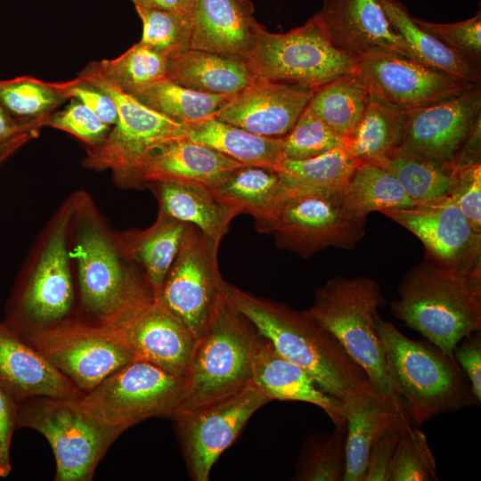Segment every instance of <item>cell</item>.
<instances>
[{
    "instance_id": "cell-1",
    "label": "cell",
    "mask_w": 481,
    "mask_h": 481,
    "mask_svg": "<svg viewBox=\"0 0 481 481\" xmlns=\"http://www.w3.org/2000/svg\"><path fill=\"white\" fill-rule=\"evenodd\" d=\"M226 298L282 356L344 404L372 387L339 342L305 311L258 298L229 283Z\"/></svg>"
},
{
    "instance_id": "cell-2",
    "label": "cell",
    "mask_w": 481,
    "mask_h": 481,
    "mask_svg": "<svg viewBox=\"0 0 481 481\" xmlns=\"http://www.w3.org/2000/svg\"><path fill=\"white\" fill-rule=\"evenodd\" d=\"M397 295L392 314L450 356L461 338L481 330V271H460L425 254Z\"/></svg>"
},
{
    "instance_id": "cell-3",
    "label": "cell",
    "mask_w": 481,
    "mask_h": 481,
    "mask_svg": "<svg viewBox=\"0 0 481 481\" xmlns=\"http://www.w3.org/2000/svg\"><path fill=\"white\" fill-rule=\"evenodd\" d=\"M375 328L392 378L416 427L438 414L480 404L454 356L427 339L406 337L379 313Z\"/></svg>"
},
{
    "instance_id": "cell-4",
    "label": "cell",
    "mask_w": 481,
    "mask_h": 481,
    "mask_svg": "<svg viewBox=\"0 0 481 481\" xmlns=\"http://www.w3.org/2000/svg\"><path fill=\"white\" fill-rule=\"evenodd\" d=\"M385 303L375 280L334 276L316 289L314 304L305 312L339 342L373 387L406 410L375 328V315Z\"/></svg>"
},
{
    "instance_id": "cell-5",
    "label": "cell",
    "mask_w": 481,
    "mask_h": 481,
    "mask_svg": "<svg viewBox=\"0 0 481 481\" xmlns=\"http://www.w3.org/2000/svg\"><path fill=\"white\" fill-rule=\"evenodd\" d=\"M259 337L254 324L226 300L198 340L175 414L214 404L250 385Z\"/></svg>"
},
{
    "instance_id": "cell-6",
    "label": "cell",
    "mask_w": 481,
    "mask_h": 481,
    "mask_svg": "<svg viewBox=\"0 0 481 481\" xmlns=\"http://www.w3.org/2000/svg\"><path fill=\"white\" fill-rule=\"evenodd\" d=\"M29 428L50 444L55 481H90L110 445L126 429L105 423L78 399L33 396L19 403L17 428Z\"/></svg>"
},
{
    "instance_id": "cell-7",
    "label": "cell",
    "mask_w": 481,
    "mask_h": 481,
    "mask_svg": "<svg viewBox=\"0 0 481 481\" xmlns=\"http://www.w3.org/2000/svg\"><path fill=\"white\" fill-rule=\"evenodd\" d=\"M255 225L278 248L308 258L330 247L355 249L365 234L366 218L346 209L342 192H281L268 216Z\"/></svg>"
},
{
    "instance_id": "cell-8",
    "label": "cell",
    "mask_w": 481,
    "mask_h": 481,
    "mask_svg": "<svg viewBox=\"0 0 481 481\" xmlns=\"http://www.w3.org/2000/svg\"><path fill=\"white\" fill-rule=\"evenodd\" d=\"M248 61L256 77L313 91L356 70L358 62L334 46L314 15L286 33L265 29Z\"/></svg>"
},
{
    "instance_id": "cell-9",
    "label": "cell",
    "mask_w": 481,
    "mask_h": 481,
    "mask_svg": "<svg viewBox=\"0 0 481 481\" xmlns=\"http://www.w3.org/2000/svg\"><path fill=\"white\" fill-rule=\"evenodd\" d=\"M78 78L111 97L118 113L106 139L89 149L84 164L110 169L124 185H138L140 169L149 155L168 141L185 137L187 123L150 109L101 78L82 74Z\"/></svg>"
},
{
    "instance_id": "cell-10",
    "label": "cell",
    "mask_w": 481,
    "mask_h": 481,
    "mask_svg": "<svg viewBox=\"0 0 481 481\" xmlns=\"http://www.w3.org/2000/svg\"><path fill=\"white\" fill-rule=\"evenodd\" d=\"M219 245L189 224L159 295L198 340L208 332L227 300L228 283L218 266Z\"/></svg>"
},
{
    "instance_id": "cell-11",
    "label": "cell",
    "mask_w": 481,
    "mask_h": 481,
    "mask_svg": "<svg viewBox=\"0 0 481 481\" xmlns=\"http://www.w3.org/2000/svg\"><path fill=\"white\" fill-rule=\"evenodd\" d=\"M184 380L150 363L133 360L86 393L80 402L100 420L127 429L153 417H172Z\"/></svg>"
},
{
    "instance_id": "cell-12",
    "label": "cell",
    "mask_w": 481,
    "mask_h": 481,
    "mask_svg": "<svg viewBox=\"0 0 481 481\" xmlns=\"http://www.w3.org/2000/svg\"><path fill=\"white\" fill-rule=\"evenodd\" d=\"M71 255L77 260L81 301L94 324L105 325L156 298L144 273L123 266L98 231L86 230Z\"/></svg>"
},
{
    "instance_id": "cell-13",
    "label": "cell",
    "mask_w": 481,
    "mask_h": 481,
    "mask_svg": "<svg viewBox=\"0 0 481 481\" xmlns=\"http://www.w3.org/2000/svg\"><path fill=\"white\" fill-rule=\"evenodd\" d=\"M85 394L135 360L105 327L79 321L36 331L22 338Z\"/></svg>"
},
{
    "instance_id": "cell-14",
    "label": "cell",
    "mask_w": 481,
    "mask_h": 481,
    "mask_svg": "<svg viewBox=\"0 0 481 481\" xmlns=\"http://www.w3.org/2000/svg\"><path fill=\"white\" fill-rule=\"evenodd\" d=\"M269 402L251 383L218 402L173 415L190 478L208 480L217 459L236 440L251 416Z\"/></svg>"
},
{
    "instance_id": "cell-15",
    "label": "cell",
    "mask_w": 481,
    "mask_h": 481,
    "mask_svg": "<svg viewBox=\"0 0 481 481\" xmlns=\"http://www.w3.org/2000/svg\"><path fill=\"white\" fill-rule=\"evenodd\" d=\"M60 222L28 280L14 292L4 322L21 338L68 321L74 291Z\"/></svg>"
},
{
    "instance_id": "cell-16",
    "label": "cell",
    "mask_w": 481,
    "mask_h": 481,
    "mask_svg": "<svg viewBox=\"0 0 481 481\" xmlns=\"http://www.w3.org/2000/svg\"><path fill=\"white\" fill-rule=\"evenodd\" d=\"M380 213L414 234L435 260L463 272L481 271V232L449 196Z\"/></svg>"
},
{
    "instance_id": "cell-17",
    "label": "cell",
    "mask_w": 481,
    "mask_h": 481,
    "mask_svg": "<svg viewBox=\"0 0 481 481\" xmlns=\"http://www.w3.org/2000/svg\"><path fill=\"white\" fill-rule=\"evenodd\" d=\"M101 326L118 338L135 360L150 363L174 376L185 377L198 338L159 297Z\"/></svg>"
},
{
    "instance_id": "cell-18",
    "label": "cell",
    "mask_w": 481,
    "mask_h": 481,
    "mask_svg": "<svg viewBox=\"0 0 481 481\" xmlns=\"http://www.w3.org/2000/svg\"><path fill=\"white\" fill-rule=\"evenodd\" d=\"M357 71L371 92L405 112L476 86L463 83L415 60L387 53H372L359 59Z\"/></svg>"
},
{
    "instance_id": "cell-19",
    "label": "cell",
    "mask_w": 481,
    "mask_h": 481,
    "mask_svg": "<svg viewBox=\"0 0 481 481\" xmlns=\"http://www.w3.org/2000/svg\"><path fill=\"white\" fill-rule=\"evenodd\" d=\"M481 117V85L406 112L400 149L440 162H453L476 120Z\"/></svg>"
},
{
    "instance_id": "cell-20",
    "label": "cell",
    "mask_w": 481,
    "mask_h": 481,
    "mask_svg": "<svg viewBox=\"0 0 481 481\" xmlns=\"http://www.w3.org/2000/svg\"><path fill=\"white\" fill-rule=\"evenodd\" d=\"M314 16L334 46L357 61L378 53L413 60L380 0H323Z\"/></svg>"
},
{
    "instance_id": "cell-21",
    "label": "cell",
    "mask_w": 481,
    "mask_h": 481,
    "mask_svg": "<svg viewBox=\"0 0 481 481\" xmlns=\"http://www.w3.org/2000/svg\"><path fill=\"white\" fill-rule=\"evenodd\" d=\"M313 90L256 77L215 115L257 135L283 138L307 107Z\"/></svg>"
},
{
    "instance_id": "cell-22",
    "label": "cell",
    "mask_w": 481,
    "mask_h": 481,
    "mask_svg": "<svg viewBox=\"0 0 481 481\" xmlns=\"http://www.w3.org/2000/svg\"><path fill=\"white\" fill-rule=\"evenodd\" d=\"M250 0H192L190 49L248 60L265 29Z\"/></svg>"
},
{
    "instance_id": "cell-23",
    "label": "cell",
    "mask_w": 481,
    "mask_h": 481,
    "mask_svg": "<svg viewBox=\"0 0 481 481\" xmlns=\"http://www.w3.org/2000/svg\"><path fill=\"white\" fill-rule=\"evenodd\" d=\"M0 386L18 403L33 396L78 399L85 395L4 322H0Z\"/></svg>"
},
{
    "instance_id": "cell-24",
    "label": "cell",
    "mask_w": 481,
    "mask_h": 481,
    "mask_svg": "<svg viewBox=\"0 0 481 481\" xmlns=\"http://www.w3.org/2000/svg\"><path fill=\"white\" fill-rule=\"evenodd\" d=\"M252 383L271 401H298L321 408L335 428H346L345 404L324 391L300 366L282 356L260 334L252 369Z\"/></svg>"
},
{
    "instance_id": "cell-25",
    "label": "cell",
    "mask_w": 481,
    "mask_h": 481,
    "mask_svg": "<svg viewBox=\"0 0 481 481\" xmlns=\"http://www.w3.org/2000/svg\"><path fill=\"white\" fill-rule=\"evenodd\" d=\"M345 407L346 472L343 481H363L373 444L387 432L414 424L405 409L373 387L345 403Z\"/></svg>"
},
{
    "instance_id": "cell-26",
    "label": "cell",
    "mask_w": 481,
    "mask_h": 481,
    "mask_svg": "<svg viewBox=\"0 0 481 481\" xmlns=\"http://www.w3.org/2000/svg\"><path fill=\"white\" fill-rule=\"evenodd\" d=\"M241 164L185 137L157 147L138 175V185L170 182L208 187Z\"/></svg>"
},
{
    "instance_id": "cell-27",
    "label": "cell",
    "mask_w": 481,
    "mask_h": 481,
    "mask_svg": "<svg viewBox=\"0 0 481 481\" xmlns=\"http://www.w3.org/2000/svg\"><path fill=\"white\" fill-rule=\"evenodd\" d=\"M167 78L201 93L235 95L256 76L246 59L188 49L168 59Z\"/></svg>"
},
{
    "instance_id": "cell-28",
    "label": "cell",
    "mask_w": 481,
    "mask_h": 481,
    "mask_svg": "<svg viewBox=\"0 0 481 481\" xmlns=\"http://www.w3.org/2000/svg\"><path fill=\"white\" fill-rule=\"evenodd\" d=\"M185 138L206 145L244 166L279 170L283 156V138L255 135L218 120L215 116L187 123Z\"/></svg>"
},
{
    "instance_id": "cell-29",
    "label": "cell",
    "mask_w": 481,
    "mask_h": 481,
    "mask_svg": "<svg viewBox=\"0 0 481 481\" xmlns=\"http://www.w3.org/2000/svg\"><path fill=\"white\" fill-rule=\"evenodd\" d=\"M155 192L159 214L190 224L220 242L236 213L202 185L155 182L148 183Z\"/></svg>"
},
{
    "instance_id": "cell-30",
    "label": "cell",
    "mask_w": 481,
    "mask_h": 481,
    "mask_svg": "<svg viewBox=\"0 0 481 481\" xmlns=\"http://www.w3.org/2000/svg\"><path fill=\"white\" fill-rule=\"evenodd\" d=\"M380 2L393 28L407 45L413 60L463 83L481 85L479 69L423 29L402 3L398 0Z\"/></svg>"
},
{
    "instance_id": "cell-31",
    "label": "cell",
    "mask_w": 481,
    "mask_h": 481,
    "mask_svg": "<svg viewBox=\"0 0 481 481\" xmlns=\"http://www.w3.org/2000/svg\"><path fill=\"white\" fill-rule=\"evenodd\" d=\"M280 187L275 169L241 165L209 185L211 193L236 215L247 214L255 224L264 221L273 210Z\"/></svg>"
},
{
    "instance_id": "cell-32",
    "label": "cell",
    "mask_w": 481,
    "mask_h": 481,
    "mask_svg": "<svg viewBox=\"0 0 481 481\" xmlns=\"http://www.w3.org/2000/svg\"><path fill=\"white\" fill-rule=\"evenodd\" d=\"M406 112L370 90L363 115L353 132L344 138V147L359 162L377 161L400 149Z\"/></svg>"
},
{
    "instance_id": "cell-33",
    "label": "cell",
    "mask_w": 481,
    "mask_h": 481,
    "mask_svg": "<svg viewBox=\"0 0 481 481\" xmlns=\"http://www.w3.org/2000/svg\"><path fill=\"white\" fill-rule=\"evenodd\" d=\"M372 163L389 171L415 203L449 196L457 183L458 167L454 163L440 162L402 149Z\"/></svg>"
},
{
    "instance_id": "cell-34",
    "label": "cell",
    "mask_w": 481,
    "mask_h": 481,
    "mask_svg": "<svg viewBox=\"0 0 481 481\" xmlns=\"http://www.w3.org/2000/svg\"><path fill=\"white\" fill-rule=\"evenodd\" d=\"M188 224L159 214L151 227L134 233L129 239L127 254L142 265L155 297L160 295Z\"/></svg>"
},
{
    "instance_id": "cell-35",
    "label": "cell",
    "mask_w": 481,
    "mask_h": 481,
    "mask_svg": "<svg viewBox=\"0 0 481 481\" xmlns=\"http://www.w3.org/2000/svg\"><path fill=\"white\" fill-rule=\"evenodd\" d=\"M342 200L353 215L366 218L374 211L406 208L415 203L396 178L383 167L372 162H359L345 188Z\"/></svg>"
},
{
    "instance_id": "cell-36",
    "label": "cell",
    "mask_w": 481,
    "mask_h": 481,
    "mask_svg": "<svg viewBox=\"0 0 481 481\" xmlns=\"http://www.w3.org/2000/svg\"><path fill=\"white\" fill-rule=\"evenodd\" d=\"M369 96L370 89L356 69L314 90L307 108L346 138L363 115Z\"/></svg>"
},
{
    "instance_id": "cell-37",
    "label": "cell",
    "mask_w": 481,
    "mask_h": 481,
    "mask_svg": "<svg viewBox=\"0 0 481 481\" xmlns=\"http://www.w3.org/2000/svg\"><path fill=\"white\" fill-rule=\"evenodd\" d=\"M359 164L345 147L302 159H284L280 169L281 192L327 191L342 192Z\"/></svg>"
},
{
    "instance_id": "cell-38",
    "label": "cell",
    "mask_w": 481,
    "mask_h": 481,
    "mask_svg": "<svg viewBox=\"0 0 481 481\" xmlns=\"http://www.w3.org/2000/svg\"><path fill=\"white\" fill-rule=\"evenodd\" d=\"M130 95L150 109L184 123L215 116L233 96L198 92L168 78L147 85Z\"/></svg>"
},
{
    "instance_id": "cell-39",
    "label": "cell",
    "mask_w": 481,
    "mask_h": 481,
    "mask_svg": "<svg viewBox=\"0 0 481 481\" xmlns=\"http://www.w3.org/2000/svg\"><path fill=\"white\" fill-rule=\"evenodd\" d=\"M168 59L138 42L117 58L93 61L80 73L104 80L131 94L167 78Z\"/></svg>"
},
{
    "instance_id": "cell-40",
    "label": "cell",
    "mask_w": 481,
    "mask_h": 481,
    "mask_svg": "<svg viewBox=\"0 0 481 481\" xmlns=\"http://www.w3.org/2000/svg\"><path fill=\"white\" fill-rule=\"evenodd\" d=\"M346 428L310 436L303 444L292 477L297 481H343Z\"/></svg>"
},
{
    "instance_id": "cell-41",
    "label": "cell",
    "mask_w": 481,
    "mask_h": 481,
    "mask_svg": "<svg viewBox=\"0 0 481 481\" xmlns=\"http://www.w3.org/2000/svg\"><path fill=\"white\" fill-rule=\"evenodd\" d=\"M66 99L61 84L45 83L29 77L0 80V104L20 118L46 117Z\"/></svg>"
},
{
    "instance_id": "cell-42",
    "label": "cell",
    "mask_w": 481,
    "mask_h": 481,
    "mask_svg": "<svg viewBox=\"0 0 481 481\" xmlns=\"http://www.w3.org/2000/svg\"><path fill=\"white\" fill-rule=\"evenodd\" d=\"M143 21L140 43L167 59L190 49V13L159 10H136Z\"/></svg>"
},
{
    "instance_id": "cell-43",
    "label": "cell",
    "mask_w": 481,
    "mask_h": 481,
    "mask_svg": "<svg viewBox=\"0 0 481 481\" xmlns=\"http://www.w3.org/2000/svg\"><path fill=\"white\" fill-rule=\"evenodd\" d=\"M339 147H344V138L307 107L283 137L285 159H306Z\"/></svg>"
},
{
    "instance_id": "cell-44",
    "label": "cell",
    "mask_w": 481,
    "mask_h": 481,
    "mask_svg": "<svg viewBox=\"0 0 481 481\" xmlns=\"http://www.w3.org/2000/svg\"><path fill=\"white\" fill-rule=\"evenodd\" d=\"M436 463L426 435L412 426L396 445L389 481H437Z\"/></svg>"
},
{
    "instance_id": "cell-45",
    "label": "cell",
    "mask_w": 481,
    "mask_h": 481,
    "mask_svg": "<svg viewBox=\"0 0 481 481\" xmlns=\"http://www.w3.org/2000/svg\"><path fill=\"white\" fill-rule=\"evenodd\" d=\"M426 31L479 69L481 61V13L452 23H435L414 18Z\"/></svg>"
},
{
    "instance_id": "cell-46",
    "label": "cell",
    "mask_w": 481,
    "mask_h": 481,
    "mask_svg": "<svg viewBox=\"0 0 481 481\" xmlns=\"http://www.w3.org/2000/svg\"><path fill=\"white\" fill-rule=\"evenodd\" d=\"M45 125L71 134L90 147L101 144L112 127L75 99L62 110L48 116Z\"/></svg>"
},
{
    "instance_id": "cell-47",
    "label": "cell",
    "mask_w": 481,
    "mask_h": 481,
    "mask_svg": "<svg viewBox=\"0 0 481 481\" xmlns=\"http://www.w3.org/2000/svg\"><path fill=\"white\" fill-rule=\"evenodd\" d=\"M457 183L449 197L481 232V163L457 166Z\"/></svg>"
},
{
    "instance_id": "cell-48",
    "label": "cell",
    "mask_w": 481,
    "mask_h": 481,
    "mask_svg": "<svg viewBox=\"0 0 481 481\" xmlns=\"http://www.w3.org/2000/svg\"><path fill=\"white\" fill-rule=\"evenodd\" d=\"M61 85L67 98L80 102L107 125L113 126L117 123L118 109L112 98L107 94L80 81L78 77Z\"/></svg>"
},
{
    "instance_id": "cell-49",
    "label": "cell",
    "mask_w": 481,
    "mask_h": 481,
    "mask_svg": "<svg viewBox=\"0 0 481 481\" xmlns=\"http://www.w3.org/2000/svg\"><path fill=\"white\" fill-rule=\"evenodd\" d=\"M411 427L392 429L373 444L368 457L363 481L390 480L391 467L400 436Z\"/></svg>"
},
{
    "instance_id": "cell-50",
    "label": "cell",
    "mask_w": 481,
    "mask_h": 481,
    "mask_svg": "<svg viewBox=\"0 0 481 481\" xmlns=\"http://www.w3.org/2000/svg\"><path fill=\"white\" fill-rule=\"evenodd\" d=\"M460 367L465 373L478 403L481 402V333L474 331L461 338L453 350Z\"/></svg>"
},
{
    "instance_id": "cell-51",
    "label": "cell",
    "mask_w": 481,
    "mask_h": 481,
    "mask_svg": "<svg viewBox=\"0 0 481 481\" xmlns=\"http://www.w3.org/2000/svg\"><path fill=\"white\" fill-rule=\"evenodd\" d=\"M19 403L0 386V477L12 471L11 445L17 429Z\"/></svg>"
},
{
    "instance_id": "cell-52",
    "label": "cell",
    "mask_w": 481,
    "mask_h": 481,
    "mask_svg": "<svg viewBox=\"0 0 481 481\" xmlns=\"http://www.w3.org/2000/svg\"><path fill=\"white\" fill-rule=\"evenodd\" d=\"M452 163L456 166L481 163V117L474 123Z\"/></svg>"
},
{
    "instance_id": "cell-53",
    "label": "cell",
    "mask_w": 481,
    "mask_h": 481,
    "mask_svg": "<svg viewBox=\"0 0 481 481\" xmlns=\"http://www.w3.org/2000/svg\"><path fill=\"white\" fill-rule=\"evenodd\" d=\"M46 117L37 118H13L0 104V138H9L17 135L35 131V128L44 125Z\"/></svg>"
},
{
    "instance_id": "cell-54",
    "label": "cell",
    "mask_w": 481,
    "mask_h": 481,
    "mask_svg": "<svg viewBox=\"0 0 481 481\" xmlns=\"http://www.w3.org/2000/svg\"><path fill=\"white\" fill-rule=\"evenodd\" d=\"M135 9L190 13L192 0H132Z\"/></svg>"
},
{
    "instance_id": "cell-55",
    "label": "cell",
    "mask_w": 481,
    "mask_h": 481,
    "mask_svg": "<svg viewBox=\"0 0 481 481\" xmlns=\"http://www.w3.org/2000/svg\"><path fill=\"white\" fill-rule=\"evenodd\" d=\"M34 132H26L9 138H0V162L24 143Z\"/></svg>"
}]
</instances>
